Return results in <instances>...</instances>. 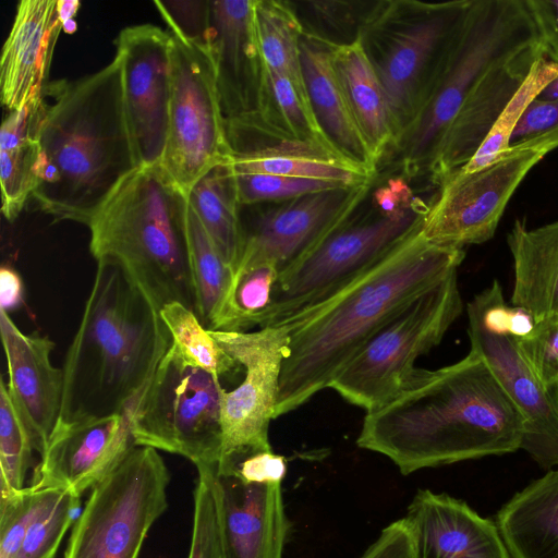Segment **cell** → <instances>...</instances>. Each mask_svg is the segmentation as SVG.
<instances>
[{
    "label": "cell",
    "mask_w": 558,
    "mask_h": 558,
    "mask_svg": "<svg viewBox=\"0 0 558 558\" xmlns=\"http://www.w3.org/2000/svg\"><path fill=\"white\" fill-rule=\"evenodd\" d=\"M523 421L485 361L415 368L401 389L366 412L356 444L390 459L401 474L521 448Z\"/></svg>",
    "instance_id": "1"
},
{
    "label": "cell",
    "mask_w": 558,
    "mask_h": 558,
    "mask_svg": "<svg viewBox=\"0 0 558 558\" xmlns=\"http://www.w3.org/2000/svg\"><path fill=\"white\" fill-rule=\"evenodd\" d=\"M422 223L342 289L283 324L289 328V343L276 417L329 388L402 307L458 270L463 248L429 242Z\"/></svg>",
    "instance_id": "2"
},
{
    "label": "cell",
    "mask_w": 558,
    "mask_h": 558,
    "mask_svg": "<svg viewBox=\"0 0 558 558\" xmlns=\"http://www.w3.org/2000/svg\"><path fill=\"white\" fill-rule=\"evenodd\" d=\"M39 143L32 198L56 220L86 226L140 167L118 58L93 74L46 83Z\"/></svg>",
    "instance_id": "3"
},
{
    "label": "cell",
    "mask_w": 558,
    "mask_h": 558,
    "mask_svg": "<svg viewBox=\"0 0 558 558\" xmlns=\"http://www.w3.org/2000/svg\"><path fill=\"white\" fill-rule=\"evenodd\" d=\"M68 349L57 422L120 414L144 390L172 338L159 311L116 263L97 262Z\"/></svg>",
    "instance_id": "4"
},
{
    "label": "cell",
    "mask_w": 558,
    "mask_h": 558,
    "mask_svg": "<svg viewBox=\"0 0 558 558\" xmlns=\"http://www.w3.org/2000/svg\"><path fill=\"white\" fill-rule=\"evenodd\" d=\"M187 195L159 165L128 174L87 222L97 262L119 265L158 311L195 312L187 255Z\"/></svg>",
    "instance_id": "5"
},
{
    "label": "cell",
    "mask_w": 558,
    "mask_h": 558,
    "mask_svg": "<svg viewBox=\"0 0 558 558\" xmlns=\"http://www.w3.org/2000/svg\"><path fill=\"white\" fill-rule=\"evenodd\" d=\"M363 204L279 275L259 328L283 325L342 289L420 226L428 208L402 178L376 189L367 210Z\"/></svg>",
    "instance_id": "6"
},
{
    "label": "cell",
    "mask_w": 558,
    "mask_h": 558,
    "mask_svg": "<svg viewBox=\"0 0 558 558\" xmlns=\"http://www.w3.org/2000/svg\"><path fill=\"white\" fill-rule=\"evenodd\" d=\"M537 43L524 0H472L423 109L388 154L402 174L426 173L437 145L482 76Z\"/></svg>",
    "instance_id": "7"
},
{
    "label": "cell",
    "mask_w": 558,
    "mask_h": 558,
    "mask_svg": "<svg viewBox=\"0 0 558 558\" xmlns=\"http://www.w3.org/2000/svg\"><path fill=\"white\" fill-rule=\"evenodd\" d=\"M471 2L378 0L366 22L360 41L388 100L393 145L423 109Z\"/></svg>",
    "instance_id": "8"
},
{
    "label": "cell",
    "mask_w": 558,
    "mask_h": 558,
    "mask_svg": "<svg viewBox=\"0 0 558 558\" xmlns=\"http://www.w3.org/2000/svg\"><path fill=\"white\" fill-rule=\"evenodd\" d=\"M219 379L171 343L136 400L134 445L182 456L195 466L216 463L223 442Z\"/></svg>",
    "instance_id": "9"
},
{
    "label": "cell",
    "mask_w": 558,
    "mask_h": 558,
    "mask_svg": "<svg viewBox=\"0 0 558 558\" xmlns=\"http://www.w3.org/2000/svg\"><path fill=\"white\" fill-rule=\"evenodd\" d=\"M462 310L456 270L389 319L329 388L366 412L380 407L414 373L416 359L440 343Z\"/></svg>",
    "instance_id": "10"
},
{
    "label": "cell",
    "mask_w": 558,
    "mask_h": 558,
    "mask_svg": "<svg viewBox=\"0 0 558 558\" xmlns=\"http://www.w3.org/2000/svg\"><path fill=\"white\" fill-rule=\"evenodd\" d=\"M168 468L150 447L134 446L92 489L64 558H138L143 543L168 508Z\"/></svg>",
    "instance_id": "11"
},
{
    "label": "cell",
    "mask_w": 558,
    "mask_h": 558,
    "mask_svg": "<svg viewBox=\"0 0 558 558\" xmlns=\"http://www.w3.org/2000/svg\"><path fill=\"white\" fill-rule=\"evenodd\" d=\"M471 350L485 361L523 421L521 448L542 468L558 465V387L547 386L519 347L515 312L498 281L468 304Z\"/></svg>",
    "instance_id": "12"
},
{
    "label": "cell",
    "mask_w": 558,
    "mask_h": 558,
    "mask_svg": "<svg viewBox=\"0 0 558 558\" xmlns=\"http://www.w3.org/2000/svg\"><path fill=\"white\" fill-rule=\"evenodd\" d=\"M558 148V128L511 144L494 161L473 172L456 171L439 185L422 223L432 243L463 248L490 240L511 196L547 154Z\"/></svg>",
    "instance_id": "13"
},
{
    "label": "cell",
    "mask_w": 558,
    "mask_h": 558,
    "mask_svg": "<svg viewBox=\"0 0 558 558\" xmlns=\"http://www.w3.org/2000/svg\"><path fill=\"white\" fill-rule=\"evenodd\" d=\"M170 34L169 128L160 166L187 195L230 153L208 46Z\"/></svg>",
    "instance_id": "14"
},
{
    "label": "cell",
    "mask_w": 558,
    "mask_h": 558,
    "mask_svg": "<svg viewBox=\"0 0 558 558\" xmlns=\"http://www.w3.org/2000/svg\"><path fill=\"white\" fill-rule=\"evenodd\" d=\"M213 338L239 365L244 378L233 390L221 393V456L271 450L268 430L276 418L282 362L289 328L268 326L256 331L208 329ZM220 459V458H219Z\"/></svg>",
    "instance_id": "15"
},
{
    "label": "cell",
    "mask_w": 558,
    "mask_h": 558,
    "mask_svg": "<svg viewBox=\"0 0 558 558\" xmlns=\"http://www.w3.org/2000/svg\"><path fill=\"white\" fill-rule=\"evenodd\" d=\"M375 178L352 187L307 194L242 215L243 250L236 266L274 265L279 275L369 195ZM235 268V269H236Z\"/></svg>",
    "instance_id": "16"
},
{
    "label": "cell",
    "mask_w": 558,
    "mask_h": 558,
    "mask_svg": "<svg viewBox=\"0 0 558 558\" xmlns=\"http://www.w3.org/2000/svg\"><path fill=\"white\" fill-rule=\"evenodd\" d=\"M171 34L153 24L123 28L116 39L123 96L140 167L162 160L171 96Z\"/></svg>",
    "instance_id": "17"
},
{
    "label": "cell",
    "mask_w": 558,
    "mask_h": 558,
    "mask_svg": "<svg viewBox=\"0 0 558 558\" xmlns=\"http://www.w3.org/2000/svg\"><path fill=\"white\" fill-rule=\"evenodd\" d=\"M137 398L120 414L57 422L28 486L82 496L102 481L135 446L131 415Z\"/></svg>",
    "instance_id": "18"
},
{
    "label": "cell",
    "mask_w": 558,
    "mask_h": 558,
    "mask_svg": "<svg viewBox=\"0 0 558 558\" xmlns=\"http://www.w3.org/2000/svg\"><path fill=\"white\" fill-rule=\"evenodd\" d=\"M196 469L215 498L226 558H282L291 522L281 483L247 481L216 463Z\"/></svg>",
    "instance_id": "19"
},
{
    "label": "cell",
    "mask_w": 558,
    "mask_h": 558,
    "mask_svg": "<svg viewBox=\"0 0 558 558\" xmlns=\"http://www.w3.org/2000/svg\"><path fill=\"white\" fill-rule=\"evenodd\" d=\"M234 173H264L314 179L356 186L376 177L335 153L294 138L267 123L259 113L225 120Z\"/></svg>",
    "instance_id": "20"
},
{
    "label": "cell",
    "mask_w": 558,
    "mask_h": 558,
    "mask_svg": "<svg viewBox=\"0 0 558 558\" xmlns=\"http://www.w3.org/2000/svg\"><path fill=\"white\" fill-rule=\"evenodd\" d=\"M208 48L223 119L257 113L264 62L255 25L254 0L210 1Z\"/></svg>",
    "instance_id": "21"
},
{
    "label": "cell",
    "mask_w": 558,
    "mask_h": 558,
    "mask_svg": "<svg viewBox=\"0 0 558 558\" xmlns=\"http://www.w3.org/2000/svg\"><path fill=\"white\" fill-rule=\"evenodd\" d=\"M544 54L541 41L492 68L472 88L445 132L426 174L438 186L476 154L509 100Z\"/></svg>",
    "instance_id": "22"
},
{
    "label": "cell",
    "mask_w": 558,
    "mask_h": 558,
    "mask_svg": "<svg viewBox=\"0 0 558 558\" xmlns=\"http://www.w3.org/2000/svg\"><path fill=\"white\" fill-rule=\"evenodd\" d=\"M0 330L8 364L11 398L41 454L57 424L63 392V371L50 359L54 342L39 333H24L0 310Z\"/></svg>",
    "instance_id": "23"
},
{
    "label": "cell",
    "mask_w": 558,
    "mask_h": 558,
    "mask_svg": "<svg viewBox=\"0 0 558 558\" xmlns=\"http://www.w3.org/2000/svg\"><path fill=\"white\" fill-rule=\"evenodd\" d=\"M404 519L415 558H511L498 526L447 494L418 489Z\"/></svg>",
    "instance_id": "24"
},
{
    "label": "cell",
    "mask_w": 558,
    "mask_h": 558,
    "mask_svg": "<svg viewBox=\"0 0 558 558\" xmlns=\"http://www.w3.org/2000/svg\"><path fill=\"white\" fill-rule=\"evenodd\" d=\"M58 0H23L17 4L0 64L2 104L22 108L43 93L56 40L62 29Z\"/></svg>",
    "instance_id": "25"
},
{
    "label": "cell",
    "mask_w": 558,
    "mask_h": 558,
    "mask_svg": "<svg viewBox=\"0 0 558 558\" xmlns=\"http://www.w3.org/2000/svg\"><path fill=\"white\" fill-rule=\"evenodd\" d=\"M333 47L303 32L301 64L311 109L333 149L353 166L376 177L379 163L349 109L332 63Z\"/></svg>",
    "instance_id": "26"
},
{
    "label": "cell",
    "mask_w": 558,
    "mask_h": 558,
    "mask_svg": "<svg viewBox=\"0 0 558 558\" xmlns=\"http://www.w3.org/2000/svg\"><path fill=\"white\" fill-rule=\"evenodd\" d=\"M507 244L513 258V305L534 320L558 314V220L534 229L515 220Z\"/></svg>",
    "instance_id": "27"
},
{
    "label": "cell",
    "mask_w": 558,
    "mask_h": 558,
    "mask_svg": "<svg viewBox=\"0 0 558 558\" xmlns=\"http://www.w3.org/2000/svg\"><path fill=\"white\" fill-rule=\"evenodd\" d=\"M497 526L511 558H558V471L504 505Z\"/></svg>",
    "instance_id": "28"
},
{
    "label": "cell",
    "mask_w": 558,
    "mask_h": 558,
    "mask_svg": "<svg viewBox=\"0 0 558 558\" xmlns=\"http://www.w3.org/2000/svg\"><path fill=\"white\" fill-rule=\"evenodd\" d=\"M332 63L352 117L380 163L390 153L396 138L383 85L360 40L335 46Z\"/></svg>",
    "instance_id": "29"
},
{
    "label": "cell",
    "mask_w": 558,
    "mask_h": 558,
    "mask_svg": "<svg viewBox=\"0 0 558 558\" xmlns=\"http://www.w3.org/2000/svg\"><path fill=\"white\" fill-rule=\"evenodd\" d=\"M41 107L43 93L32 96L22 108L10 111L1 125V209L9 221L20 215L36 187Z\"/></svg>",
    "instance_id": "30"
},
{
    "label": "cell",
    "mask_w": 558,
    "mask_h": 558,
    "mask_svg": "<svg viewBox=\"0 0 558 558\" xmlns=\"http://www.w3.org/2000/svg\"><path fill=\"white\" fill-rule=\"evenodd\" d=\"M187 201L223 260L234 271L242 255L243 231L230 158L199 178L190 190Z\"/></svg>",
    "instance_id": "31"
},
{
    "label": "cell",
    "mask_w": 558,
    "mask_h": 558,
    "mask_svg": "<svg viewBox=\"0 0 558 558\" xmlns=\"http://www.w3.org/2000/svg\"><path fill=\"white\" fill-rule=\"evenodd\" d=\"M254 17L264 65L286 76L311 108L301 64L303 27L290 2L254 0Z\"/></svg>",
    "instance_id": "32"
},
{
    "label": "cell",
    "mask_w": 558,
    "mask_h": 558,
    "mask_svg": "<svg viewBox=\"0 0 558 558\" xmlns=\"http://www.w3.org/2000/svg\"><path fill=\"white\" fill-rule=\"evenodd\" d=\"M278 277V269L268 263L238 267L208 329L244 332L259 326Z\"/></svg>",
    "instance_id": "33"
},
{
    "label": "cell",
    "mask_w": 558,
    "mask_h": 558,
    "mask_svg": "<svg viewBox=\"0 0 558 558\" xmlns=\"http://www.w3.org/2000/svg\"><path fill=\"white\" fill-rule=\"evenodd\" d=\"M187 255L195 299V314L209 328L232 280L233 271L223 260L197 216L189 205Z\"/></svg>",
    "instance_id": "34"
},
{
    "label": "cell",
    "mask_w": 558,
    "mask_h": 558,
    "mask_svg": "<svg viewBox=\"0 0 558 558\" xmlns=\"http://www.w3.org/2000/svg\"><path fill=\"white\" fill-rule=\"evenodd\" d=\"M258 113L275 129L340 156L322 132L311 108L300 97L293 84L265 65Z\"/></svg>",
    "instance_id": "35"
},
{
    "label": "cell",
    "mask_w": 558,
    "mask_h": 558,
    "mask_svg": "<svg viewBox=\"0 0 558 558\" xmlns=\"http://www.w3.org/2000/svg\"><path fill=\"white\" fill-rule=\"evenodd\" d=\"M303 32L335 46L360 40L377 1L306 0L289 1Z\"/></svg>",
    "instance_id": "36"
},
{
    "label": "cell",
    "mask_w": 558,
    "mask_h": 558,
    "mask_svg": "<svg viewBox=\"0 0 558 558\" xmlns=\"http://www.w3.org/2000/svg\"><path fill=\"white\" fill-rule=\"evenodd\" d=\"M557 75L558 63L542 54L507 104L476 154L458 171L464 173L476 171L505 154L510 147L511 134L523 112Z\"/></svg>",
    "instance_id": "37"
},
{
    "label": "cell",
    "mask_w": 558,
    "mask_h": 558,
    "mask_svg": "<svg viewBox=\"0 0 558 558\" xmlns=\"http://www.w3.org/2000/svg\"><path fill=\"white\" fill-rule=\"evenodd\" d=\"M159 314L172 343L193 365L218 378L240 366L202 325L194 311L180 302H170L161 307Z\"/></svg>",
    "instance_id": "38"
},
{
    "label": "cell",
    "mask_w": 558,
    "mask_h": 558,
    "mask_svg": "<svg viewBox=\"0 0 558 558\" xmlns=\"http://www.w3.org/2000/svg\"><path fill=\"white\" fill-rule=\"evenodd\" d=\"M35 445L16 409L8 385L0 378V490L10 494L23 489L32 465Z\"/></svg>",
    "instance_id": "39"
},
{
    "label": "cell",
    "mask_w": 558,
    "mask_h": 558,
    "mask_svg": "<svg viewBox=\"0 0 558 558\" xmlns=\"http://www.w3.org/2000/svg\"><path fill=\"white\" fill-rule=\"evenodd\" d=\"M81 496L62 488H50L33 519L15 558H54L60 543L78 517Z\"/></svg>",
    "instance_id": "40"
},
{
    "label": "cell",
    "mask_w": 558,
    "mask_h": 558,
    "mask_svg": "<svg viewBox=\"0 0 558 558\" xmlns=\"http://www.w3.org/2000/svg\"><path fill=\"white\" fill-rule=\"evenodd\" d=\"M234 178L241 206L281 203L312 193L348 187L328 181L277 174L234 173Z\"/></svg>",
    "instance_id": "41"
},
{
    "label": "cell",
    "mask_w": 558,
    "mask_h": 558,
    "mask_svg": "<svg viewBox=\"0 0 558 558\" xmlns=\"http://www.w3.org/2000/svg\"><path fill=\"white\" fill-rule=\"evenodd\" d=\"M50 488L26 486L0 495V558H15Z\"/></svg>",
    "instance_id": "42"
},
{
    "label": "cell",
    "mask_w": 558,
    "mask_h": 558,
    "mask_svg": "<svg viewBox=\"0 0 558 558\" xmlns=\"http://www.w3.org/2000/svg\"><path fill=\"white\" fill-rule=\"evenodd\" d=\"M192 539L187 558H226L217 508L209 484L197 475Z\"/></svg>",
    "instance_id": "43"
},
{
    "label": "cell",
    "mask_w": 558,
    "mask_h": 558,
    "mask_svg": "<svg viewBox=\"0 0 558 558\" xmlns=\"http://www.w3.org/2000/svg\"><path fill=\"white\" fill-rule=\"evenodd\" d=\"M517 339L539 378L558 387V314L534 320L529 331L517 333Z\"/></svg>",
    "instance_id": "44"
},
{
    "label": "cell",
    "mask_w": 558,
    "mask_h": 558,
    "mask_svg": "<svg viewBox=\"0 0 558 558\" xmlns=\"http://www.w3.org/2000/svg\"><path fill=\"white\" fill-rule=\"evenodd\" d=\"M169 32L182 39L208 46L210 1H155Z\"/></svg>",
    "instance_id": "45"
},
{
    "label": "cell",
    "mask_w": 558,
    "mask_h": 558,
    "mask_svg": "<svg viewBox=\"0 0 558 558\" xmlns=\"http://www.w3.org/2000/svg\"><path fill=\"white\" fill-rule=\"evenodd\" d=\"M216 464L247 481L260 483H282L287 473L286 458L272 450L230 453L220 457Z\"/></svg>",
    "instance_id": "46"
},
{
    "label": "cell",
    "mask_w": 558,
    "mask_h": 558,
    "mask_svg": "<svg viewBox=\"0 0 558 558\" xmlns=\"http://www.w3.org/2000/svg\"><path fill=\"white\" fill-rule=\"evenodd\" d=\"M360 558H415L413 534L405 519L384 527Z\"/></svg>",
    "instance_id": "47"
},
{
    "label": "cell",
    "mask_w": 558,
    "mask_h": 558,
    "mask_svg": "<svg viewBox=\"0 0 558 558\" xmlns=\"http://www.w3.org/2000/svg\"><path fill=\"white\" fill-rule=\"evenodd\" d=\"M558 128V100L535 98L513 129L510 145Z\"/></svg>",
    "instance_id": "48"
},
{
    "label": "cell",
    "mask_w": 558,
    "mask_h": 558,
    "mask_svg": "<svg viewBox=\"0 0 558 558\" xmlns=\"http://www.w3.org/2000/svg\"><path fill=\"white\" fill-rule=\"evenodd\" d=\"M544 54L558 63V0H524Z\"/></svg>",
    "instance_id": "49"
},
{
    "label": "cell",
    "mask_w": 558,
    "mask_h": 558,
    "mask_svg": "<svg viewBox=\"0 0 558 558\" xmlns=\"http://www.w3.org/2000/svg\"><path fill=\"white\" fill-rule=\"evenodd\" d=\"M24 284L19 272L10 266L0 269V310H17L24 302Z\"/></svg>",
    "instance_id": "50"
},
{
    "label": "cell",
    "mask_w": 558,
    "mask_h": 558,
    "mask_svg": "<svg viewBox=\"0 0 558 558\" xmlns=\"http://www.w3.org/2000/svg\"><path fill=\"white\" fill-rule=\"evenodd\" d=\"M78 8H80V1L58 0L57 9H58L59 19H60L62 25L71 20H73V16L76 14Z\"/></svg>",
    "instance_id": "51"
},
{
    "label": "cell",
    "mask_w": 558,
    "mask_h": 558,
    "mask_svg": "<svg viewBox=\"0 0 558 558\" xmlns=\"http://www.w3.org/2000/svg\"><path fill=\"white\" fill-rule=\"evenodd\" d=\"M538 98L558 100V75L543 89Z\"/></svg>",
    "instance_id": "52"
}]
</instances>
